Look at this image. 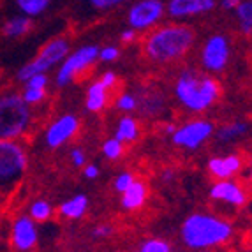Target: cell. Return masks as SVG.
<instances>
[{
	"mask_svg": "<svg viewBox=\"0 0 252 252\" xmlns=\"http://www.w3.org/2000/svg\"><path fill=\"white\" fill-rule=\"evenodd\" d=\"M196 39L198 34L192 25L171 21L148 32L143 39V55L150 63L171 65L190 53Z\"/></svg>",
	"mask_w": 252,
	"mask_h": 252,
	"instance_id": "1",
	"label": "cell"
},
{
	"mask_svg": "<svg viewBox=\"0 0 252 252\" xmlns=\"http://www.w3.org/2000/svg\"><path fill=\"white\" fill-rule=\"evenodd\" d=\"M235 235L233 224L226 219L206 212H194L180 226V242L192 252L210 251L227 244Z\"/></svg>",
	"mask_w": 252,
	"mask_h": 252,
	"instance_id": "2",
	"label": "cell"
},
{
	"mask_svg": "<svg viewBox=\"0 0 252 252\" xmlns=\"http://www.w3.org/2000/svg\"><path fill=\"white\" fill-rule=\"evenodd\" d=\"M173 95L185 111L205 113L219 101L220 85L214 76L194 67H184L175 78Z\"/></svg>",
	"mask_w": 252,
	"mask_h": 252,
	"instance_id": "3",
	"label": "cell"
},
{
	"mask_svg": "<svg viewBox=\"0 0 252 252\" xmlns=\"http://www.w3.org/2000/svg\"><path fill=\"white\" fill-rule=\"evenodd\" d=\"M32 122V108L20 94L0 97V139H18L25 134Z\"/></svg>",
	"mask_w": 252,
	"mask_h": 252,
	"instance_id": "4",
	"label": "cell"
},
{
	"mask_svg": "<svg viewBox=\"0 0 252 252\" xmlns=\"http://www.w3.org/2000/svg\"><path fill=\"white\" fill-rule=\"evenodd\" d=\"M69 53H71V46H69L67 39H63V37L51 39L46 46L41 48V51L35 55V59L27 62L25 65L18 71V80H20L21 83H25L30 76L46 74L48 71H51L53 67L60 65Z\"/></svg>",
	"mask_w": 252,
	"mask_h": 252,
	"instance_id": "5",
	"label": "cell"
},
{
	"mask_svg": "<svg viewBox=\"0 0 252 252\" xmlns=\"http://www.w3.org/2000/svg\"><path fill=\"white\" fill-rule=\"evenodd\" d=\"M29 157L16 139H0V187H7L20 180L27 171Z\"/></svg>",
	"mask_w": 252,
	"mask_h": 252,
	"instance_id": "6",
	"label": "cell"
},
{
	"mask_svg": "<svg viewBox=\"0 0 252 252\" xmlns=\"http://www.w3.org/2000/svg\"><path fill=\"white\" fill-rule=\"evenodd\" d=\"M99 50L101 48L97 44H87V46H81L72 51V53H69L63 59V62L59 65V71L55 76L57 87H60V89L67 87L78 76L92 67L94 63L99 60Z\"/></svg>",
	"mask_w": 252,
	"mask_h": 252,
	"instance_id": "7",
	"label": "cell"
},
{
	"mask_svg": "<svg viewBox=\"0 0 252 252\" xmlns=\"http://www.w3.org/2000/svg\"><path fill=\"white\" fill-rule=\"evenodd\" d=\"M231 39L224 34H210L205 39L199 53V60L206 72H224L231 62Z\"/></svg>",
	"mask_w": 252,
	"mask_h": 252,
	"instance_id": "8",
	"label": "cell"
},
{
	"mask_svg": "<svg viewBox=\"0 0 252 252\" xmlns=\"http://www.w3.org/2000/svg\"><path fill=\"white\" fill-rule=\"evenodd\" d=\"M215 134V126L206 118H192L189 122L177 126L171 134V143L184 150H199Z\"/></svg>",
	"mask_w": 252,
	"mask_h": 252,
	"instance_id": "9",
	"label": "cell"
},
{
	"mask_svg": "<svg viewBox=\"0 0 252 252\" xmlns=\"http://www.w3.org/2000/svg\"><path fill=\"white\" fill-rule=\"evenodd\" d=\"M166 16L162 0H136L127 11V27L134 32H150Z\"/></svg>",
	"mask_w": 252,
	"mask_h": 252,
	"instance_id": "10",
	"label": "cell"
},
{
	"mask_svg": "<svg viewBox=\"0 0 252 252\" xmlns=\"http://www.w3.org/2000/svg\"><path fill=\"white\" fill-rule=\"evenodd\" d=\"M80 129V118L72 113H65L62 117L55 118L53 122L48 126L44 132V143L50 148H60L72 139Z\"/></svg>",
	"mask_w": 252,
	"mask_h": 252,
	"instance_id": "11",
	"label": "cell"
},
{
	"mask_svg": "<svg viewBox=\"0 0 252 252\" xmlns=\"http://www.w3.org/2000/svg\"><path fill=\"white\" fill-rule=\"evenodd\" d=\"M217 7V0H168L166 16L173 21H184L189 18L205 16Z\"/></svg>",
	"mask_w": 252,
	"mask_h": 252,
	"instance_id": "12",
	"label": "cell"
},
{
	"mask_svg": "<svg viewBox=\"0 0 252 252\" xmlns=\"http://www.w3.org/2000/svg\"><path fill=\"white\" fill-rule=\"evenodd\" d=\"M208 196L212 201L224 203L233 208H240L247 203V192L242 185L236 180L229 178V180H217L210 189H208Z\"/></svg>",
	"mask_w": 252,
	"mask_h": 252,
	"instance_id": "13",
	"label": "cell"
},
{
	"mask_svg": "<svg viewBox=\"0 0 252 252\" xmlns=\"http://www.w3.org/2000/svg\"><path fill=\"white\" fill-rule=\"evenodd\" d=\"M39 231L37 226L29 215H21L13 222L11 227V242L13 247L20 252H30L37 245Z\"/></svg>",
	"mask_w": 252,
	"mask_h": 252,
	"instance_id": "14",
	"label": "cell"
},
{
	"mask_svg": "<svg viewBox=\"0 0 252 252\" xmlns=\"http://www.w3.org/2000/svg\"><path fill=\"white\" fill-rule=\"evenodd\" d=\"M206 169L217 180H229L244 169V157L240 154H226L222 157H212L206 162Z\"/></svg>",
	"mask_w": 252,
	"mask_h": 252,
	"instance_id": "15",
	"label": "cell"
},
{
	"mask_svg": "<svg viewBox=\"0 0 252 252\" xmlns=\"http://www.w3.org/2000/svg\"><path fill=\"white\" fill-rule=\"evenodd\" d=\"M147 196H148L147 184H145V182H141V180H134L129 189L122 192L120 205H122V208L126 212L139 210V208L147 203Z\"/></svg>",
	"mask_w": 252,
	"mask_h": 252,
	"instance_id": "16",
	"label": "cell"
},
{
	"mask_svg": "<svg viewBox=\"0 0 252 252\" xmlns=\"http://www.w3.org/2000/svg\"><path fill=\"white\" fill-rule=\"evenodd\" d=\"M89 205H90V199L87 194H76V196L65 199L59 206V214L63 219H69V220H78V219H81L87 214Z\"/></svg>",
	"mask_w": 252,
	"mask_h": 252,
	"instance_id": "17",
	"label": "cell"
},
{
	"mask_svg": "<svg viewBox=\"0 0 252 252\" xmlns=\"http://www.w3.org/2000/svg\"><path fill=\"white\" fill-rule=\"evenodd\" d=\"M138 97V109L145 117H156L164 109V95L157 90H145L141 94H136Z\"/></svg>",
	"mask_w": 252,
	"mask_h": 252,
	"instance_id": "18",
	"label": "cell"
},
{
	"mask_svg": "<svg viewBox=\"0 0 252 252\" xmlns=\"http://www.w3.org/2000/svg\"><path fill=\"white\" fill-rule=\"evenodd\" d=\"M108 94L109 90L104 89V85L97 80L87 90V97H85V109L90 113H99L108 106Z\"/></svg>",
	"mask_w": 252,
	"mask_h": 252,
	"instance_id": "19",
	"label": "cell"
},
{
	"mask_svg": "<svg viewBox=\"0 0 252 252\" xmlns=\"http://www.w3.org/2000/svg\"><path fill=\"white\" fill-rule=\"evenodd\" d=\"M118 141L126 143H134L136 139L139 138V124L134 117L130 115H124L120 120L117 122V129H115V136Z\"/></svg>",
	"mask_w": 252,
	"mask_h": 252,
	"instance_id": "20",
	"label": "cell"
},
{
	"mask_svg": "<svg viewBox=\"0 0 252 252\" xmlns=\"http://www.w3.org/2000/svg\"><path fill=\"white\" fill-rule=\"evenodd\" d=\"M249 132V124L236 120V122H229L215 129V138L219 143H233L235 139L244 138Z\"/></svg>",
	"mask_w": 252,
	"mask_h": 252,
	"instance_id": "21",
	"label": "cell"
},
{
	"mask_svg": "<svg viewBox=\"0 0 252 252\" xmlns=\"http://www.w3.org/2000/svg\"><path fill=\"white\" fill-rule=\"evenodd\" d=\"M30 30H32V18L29 16H13L11 20L5 21L4 25V34L11 39H18V37H23L25 34H29Z\"/></svg>",
	"mask_w": 252,
	"mask_h": 252,
	"instance_id": "22",
	"label": "cell"
},
{
	"mask_svg": "<svg viewBox=\"0 0 252 252\" xmlns=\"http://www.w3.org/2000/svg\"><path fill=\"white\" fill-rule=\"evenodd\" d=\"M236 23L242 35L251 37L252 35V0H242L235 9Z\"/></svg>",
	"mask_w": 252,
	"mask_h": 252,
	"instance_id": "23",
	"label": "cell"
},
{
	"mask_svg": "<svg viewBox=\"0 0 252 252\" xmlns=\"http://www.w3.org/2000/svg\"><path fill=\"white\" fill-rule=\"evenodd\" d=\"M14 2H16V7L21 11V14L29 18L41 16L51 5V0H14Z\"/></svg>",
	"mask_w": 252,
	"mask_h": 252,
	"instance_id": "24",
	"label": "cell"
},
{
	"mask_svg": "<svg viewBox=\"0 0 252 252\" xmlns=\"http://www.w3.org/2000/svg\"><path fill=\"white\" fill-rule=\"evenodd\" d=\"M53 215V206L46 199H35L29 208V217L34 222H46Z\"/></svg>",
	"mask_w": 252,
	"mask_h": 252,
	"instance_id": "25",
	"label": "cell"
},
{
	"mask_svg": "<svg viewBox=\"0 0 252 252\" xmlns=\"http://www.w3.org/2000/svg\"><path fill=\"white\" fill-rule=\"evenodd\" d=\"M136 252H173V245L169 244L166 238L150 236V238H145L143 242L138 245Z\"/></svg>",
	"mask_w": 252,
	"mask_h": 252,
	"instance_id": "26",
	"label": "cell"
},
{
	"mask_svg": "<svg viewBox=\"0 0 252 252\" xmlns=\"http://www.w3.org/2000/svg\"><path fill=\"white\" fill-rule=\"evenodd\" d=\"M102 154L108 160H117L122 157L124 154V143L118 141L117 138H108L102 143Z\"/></svg>",
	"mask_w": 252,
	"mask_h": 252,
	"instance_id": "27",
	"label": "cell"
},
{
	"mask_svg": "<svg viewBox=\"0 0 252 252\" xmlns=\"http://www.w3.org/2000/svg\"><path fill=\"white\" fill-rule=\"evenodd\" d=\"M117 109L124 113H132L138 109V97L132 92H124L117 97Z\"/></svg>",
	"mask_w": 252,
	"mask_h": 252,
	"instance_id": "28",
	"label": "cell"
},
{
	"mask_svg": "<svg viewBox=\"0 0 252 252\" xmlns=\"http://www.w3.org/2000/svg\"><path fill=\"white\" fill-rule=\"evenodd\" d=\"M21 97H23V101H25L27 104L34 106V104H39V102H42L44 99H46V90L25 87V89H23V94H21Z\"/></svg>",
	"mask_w": 252,
	"mask_h": 252,
	"instance_id": "29",
	"label": "cell"
},
{
	"mask_svg": "<svg viewBox=\"0 0 252 252\" xmlns=\"http://www.w3.org/2000/svg\"><path fill=\"white\" fill-rule=\"evenodd\" d=\"M136 180V177L132 175L130 171H122V173H118L117 177H115L113 180V189L117 190V192L122 194L124 190H127L132 185V182Z\"/></svg>",
	"mask_w": 252,
	"mask_h": 252,
	"instance_id": "30",
	"label": "cell"
},
{
	"mask_svg": "<svg viewBox=\"0 0 252 252\" xmlns=\"http://www.w3.org/2000/svg\"><path fill=\"white\" fill-rule=\"evenodd\" d=\"M90 4V7H94L95 11H101V13H106V11H111V9H117L120 5L127 4L130 0H87Z\"/></svg>",
	"mask_w": 252,
	"mask_h": 252,
	"instance_id": "31",
	"label": "cell"
},
{
	"mask_svg": "<svg viewBox=\"0 0 252 252\" xmlns=\"http://www.w3.org/2000/svg\"><path fill=\"white\" fill-rule=\"evenodd\" d=\"M120 57V50L117 46H104L99 50V60L101 62H115Z\"/></svg>",
	"mask_w": 252,
	"mask_h": 252,
	"instance_id": "32",
	"label": "cell"
},
{
	"mask_svg": "<svg viewBox=\"0 0 252 252\" xmlns=\"http://www.w3.org/2000/svg\"><path fill=\"white\" fill-rule=\"evenodd\" d=\"M48 83H50V80H48V74H34V76H30L29 80L25 81V87L46 90Z\"/></svg>",
	"mask_w": 252,
	"mask_h": 252,
	"instance_id": "33",
	"label": "cell"
},
{
	"mask_svg": "<svg viewBox=\"0 0 252 252\" xmlns=\"http://www.w3.org/2000/svg\"><path fill=\"white\" fill-rule=\"evenodd\" d=\"M69 157H71V162L74 166H78V168H83L85 164H87V154H85L83 148H72Z\"/></svg>",
	"mask_w": 252,
	"mask_h": 252,
	"instance_id": "34",
	"label": "cell"
},
{
	"mask_svg": "<svg viewBox=\"0 0 252 252\" xmlns=\"http://www.w3.org/2000/svg\"><path fill=\"white\" fill-rule=\"evenodd\" d=\"M113 235V227L109 226V224H99L92 229V236L95 240H102V238H109V236Z\"/></svg>",
	"mask_w": 252,
	"mask_h": 252,
	"instance_id": "35",
	"label": "cell"
},
{
	"mask_svg": "<svg viewBox=\"0 0 252 252\" xmlns=\"http://www.w3.org/2000/svg\"><path fill=\"white\" fill-rule=\"evenodd\" d=\"M101 81L102 85H104V89L106 90H111V89H115L117 87V81H118V76L115 74L113 71H106L104 74L101 76Z\"/></svg>",
	"mask_w": 252,
	"mask_h": 252,
	"instance_id": "36",
	"label": "cell"
},
{
	"mask_svg": "<svg viewBox=\"0 0 252 252\" xmlns=\"http://www.w3.org/2000/svg\"><path fill=\"white\" fill-rule=\"evenodd\" d=\"M83 177L87 178V180H95L97 177H99V173H101V169L97 168L95 164H85L83 166Z\"/></svg>",
	"mask_w": 252,
	"mask_h": 252,
	"instance_id": "37",
	"label": "cell"
},
{
	"mask_svg": "<svg viewBox=\"0 0 252 252\" xmlns=\"http://www.w3.org/2000/svg\"><path fill=\"white\" fill-rule=\"evenodd\" d=\"M136 35H138V32H134L132 29H129V27H127L126 30H122V32H120V41H122L124 44H129V42L134 41Z\"/></svg>",
	"mask_w": 252,
	"mask_h": 252,
	"instance_id": "38",
	"label": "cell"
},
{
	"mask_svg": "<svg viewBox=\"0 0 252 252\" xmlns=\"http://www.w3.org/2000/svg\"><path fill=\"white\" fill-rule=\"evenodd\" d=\"M240 2H242V0H217V4L220 5V9H224V11H235Z\"/></svg>",
	"mask_w": 252,
	"mask_h": 252,
	"instance_id": "39",
	"label": "cell"
},
{
	"mask_svg": "<svg viewBox=\"0 0 252 252\" xmlns=\"http://www.w3.org/2000/svg\"><path fill=\"white\" fill-rule=\"evenodd\" d=\"M160 178H162V182H166V184H169V182L175 178V173L171 171V169H166V171L160 175Z\"/></svg>",
	"mask_w": 252,
	"mask_h": 252,
	"instance_id": "40",
	"label": "cell"
},
{
	"mask_svg": "<svg viewBox=\"0 0 252 252\" xmlns=\"http://www.w3.org/2000/svg\"><path fill=\"white\" fill-rule=\"evenodd\" d=\"M175 129H177V126H175V124H168V126L164 127V132H166L168 136H171L173 132H175Z\"/></svg>",
	"mask_w": 252,
	"mask_h": 252,
	"instance_id": "41",
	"label": "cell"
},
{
	"mask_svg": "<svg viewBox=\"0 0 252 252\" xmlns=\"http://www.w3.org/2000/svg\"><path fill=\"white\" fill-rule=\"evenodd\" d=\"M249 178H251V182H252V168H251V171H249Z\"/></svg>",
	"mask_w": 252,
	"mask_h": 252,
	"instance_id": "42",
	"label": "cell"
},
{
	"mask_svg": "<svg viewBox=\"0 0 252 252\" xmlns=\"http://www.w3.org/2000/svg\"><path fill=\"white\" fill-rule=\"evenodd\" d=\"M251 57H252V35H251Z\"/></svg>",
	"mask_w": 252,
	"mask_h": 252,
	"instance_id": "43",
	"label": "cell"
},
{
	"mask_svg": "<svg viewBox=\"0 0 252 252\" xmlns=\"http://www.w3.org/2000/svg\"><path fill=\"white\" fill-rule=\"evenodd\" d=\"M251 168H252V154H251Z\"/></svg>",
	"mask_w": 252,
	"mask_h": 252,
	"instance_id": "44",
	"label": "cell"
},
{
	"mask_svg": "<svg viewBox=\"0 0 252 252\" xmlns=\"http://www.w3.org/2000/svg\"><path fill=\"white\" fill-rule=\"evenodd\" d=\"M198 252H210V251H198Z\"/></svg>",
	"mask_w": 252,
	"mask_h": 252,
	"instance_id": "45",
	"label": "cell"
}]
</instances>
